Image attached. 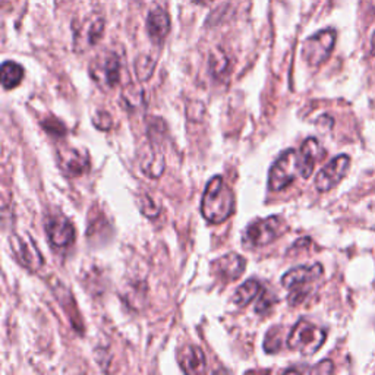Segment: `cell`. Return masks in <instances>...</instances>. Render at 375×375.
Wrapping results in <instances>:
<instances>
[{"label": "cell", "instance_id": "6da1fadb", "mask_svg": "<svg viewBox=\"0 0 375 375\" xmlns=\"http://www.w3.org/2000/svg\"><path fill=\"white\" fill-rule=\"evenodd\" d=\"M235 194L232 188L226 185L221 176L213 178L207 183L202 195L201 213L204 219L210 223L219 224L226 221L233 214Z\"/></svg>", "mask_w": 375, "mask_h": 375}, {"label": "cell", "instance_id": "7a4b0ae2", "mask_svg": "<svg viewBox=\"0 0 375 375\" xmlns=\"http://www.w3.org/2000/svg\"><path fill=\"white\" fill-rule=\"evenodd\" d=\"M324 270L321 264L301 265L292 268L282 277V284L289 290L287 301L292 306H298L306 302L311 295L317 292Z\"/></svg>", "mask_w": 375, "mask_h": 375}, {"label": "cell", "instance_id": "3957f363", "mask_svg": "<svg viewBox=\"0 0 375 375\" xmlns=\"http://www.w3.org/2000/svg\"><path fill=\"white\" fill-rule=\"evenodd\" d=\"M327 338L325 330L312 324L306 320H299L292 328L287 338V347L296 350L302 355H314V353L324 345Z\"/></svg>", "mask_w": 375, "mask_h": 375}, {"label": "cell", "instance_id": "277c9868", "mask_svg": "<svg viewBox=\"0 0 375 375\" xmlns=\"http://www.w3.org/2000/svg\"><path fill=\"white\" fill-rule=\"evenodd\" d=\"M286 231V223L280 216L258 219L246 227L242 242L248 248H260L273 243Z\"/></svg>", "mask_w": 375, "mask_h": 375}, {"label": "cell", "instance_id": "5b68a950", "mask_svg": "<svg viewBox=\"0 0 375 375\" xmlns=\"http://www.w3.org/2000/svg\"><path fill=\"white\" fill-rule=\"evenodd\" d=\"M298 175L301 176L299 153L295 150H287L277 158L272 171H270L268 188L275 192L282 191L294 182Z\"/></svg>", "mask_w": 375, "mask_h": 375}, {"label": "cell", "instance_id": "8992f818", "mask_svg": "<svg viewBox=\"0 0 375 375\" xmlns=\"http://www.w3.org/2000/svg\"><path fill=\"white\" fill-rule=\"evenodd\" d=\"M336 45V31L323 30L316 35L305 40L302 47V56L311 67H320L330 57Z\"/></svg>", "mask_w": 375, "mask_h": 375}, {"label": "cell", "instance_id": "52a82bcc", "mask_svg": "<svg viewBox=\"0 0 375 375\" xmlns=\"http://www.w3.org/2000/svg\"><path fill=\"white\" fill-rule=\"evenodd\" d=\"M349 168H350L349 156L343 154V156L333 158L317 175L316 188L320 192H328L330 190H333V188L338 186L343 180Z\"/></svg>", "mask_w": 375, "mask_h": 375}, {"label": "cell", "instance_id": "ba28073f", "mask_svg": "<svg viewBox=\"0 0 375 375\" xmlns=\"http://www.w3.org/2000/svg\"><path fill=\"white\" fill-rule=\"evenodd\" d=\"M46 233L53 248H69L75 241V229L72 223L64 217L56 216L46 223Z\"/></svg>", "mask_w": 375, "mask_h": 375}, {"label": "cell", "instance_id": "9c48e42d", "mask_svg": "<svg viewBox=\"0 0 375 375\" xmlns=\"http://www.w3.org/2000/svg\"><path fill=\"white\" fill-rule=\"evenodd\" d=\"M147 33L153 43L161 45L171 33V16L163 8L156 6L147 16Z\"/></svg>", "mask_w": 375, "mask_h": 375}, {"label": "cell", "instance_id": "30bf717a", "mask_svg": "<svg viewBox=\"0 0 375 375\" xmlns=\"http://www.w3.org/2000/svg\"><path fill=\"white\" fill-rule=\"evenodd\" d=\"M325 156L324 149L316 138H308L301 147L299 163H301V176L308 179L314 172L316 164L323 160Z\"/></svg>", "mask_w": 375, "mask_h": 375}, {"label": "cell", "instance_id": "8fae6325", "mask_svg": "<svg viewBox=\"0 0 375 375\" xmlns=\"http://www.w3.org/2000/svg\"><path fill=\"white\" fill-rule=\"evenodd\" d=\"M213 267H214V272L217 273L220 279H223L224 282H233L243 275L246 261L242 255L231 253L219 258L213 264Z\"/></svg>", "mask_w": 375, "mask_h": 375}, {"label": "cell", "instance_id": "7c38bea8", "mask_svg": "<svg viewBox=\"0 0 375 375\" xmlns=\"http://www.w3.org/2000/svg\"><path fill=\"white\" fill-rule=\"evenodd\" d=\"M13 251L24 267L30 268L31 272H37V270L43 265V257L38 253V249L27 239L24 238H15L13 239Z\"/></svg>", "mask_w": 375, "mask_h": 375}, {"label": "cell", "instance_id": "4fadbf2b", "mask_svg": "<svg viewBox=\"0 0 375 375\" xmlns=\"http://www.w3.org/2000/svg\"><path fill=\"white\" fill-rule=\"evenodd\" d=\"M150 149L142 154L141 171L149 178H160L166 169V158L160 150H157L158 144L150 142Z\"/></svg>", "mask_w": 375, "mask_h": 375}, {"label": "cell", "instance_id": "5bb4252c", "mask_svg": "<svg viewBox=\"0 0 375 375\" xmlns=\"http://www.w3.org/2000/svg\"><path fill=\"white\" fill-rule=\"evenodd\" d=\"M179 365L186 374H200L205 369L204 352L198 346H185L179 352Z\"/></svg>", "mask_w": 375, "mask_h": 375}, {"label": "cell", "instance_id": "9a60e30c", "mask_svg": "<svg viewBox=\"0 0 375 375\" xmlns=\"http://www.w3.org/2000/svg\"><path fill=\"white\" fill-rule=\"evenodd\" d=\"M60 163L65 171L72 176L84 175L90 168L88 154L79 150H67L60 154Z\"/></svg>", "mask_w": 375, "mask_h": 375}, {"label": "cell", "instance_id": "2e32d148", "mask_svg": "<svg viewBox=\"0 0 375 375\" xmlns=\"http://www.w3.org/2000/svg\"><path fill=\"white\" fill-rule=\"evenodd\" d=\"M100 71L103 74V81L109 88H113L120 81V62L115 53L104 54L101 59Z\"/></svg>", "mask_w": 375, "mask_h": 375}, {"label": "cell", "instance_id": "e0dca14e", "mask_svg": "<svg viewBox=\"0 0 375 375\" xmlns=\"http://www.w3.org/2000/svg\"><path fill=\"white\" fill-rule=\"evenodd\" d=\"M262 292V286L258 280H248L246 283L241 284L235 292V304L238 306H246L249 302H253Z\"/></svg>", "mask_w": 375, "mask_h": 375}, {"label": "cell", "instance_id": "ac0fdd59", "mask_svg": "<svg viewBox=\"0 0 375 375\" xmlns=\"http://www.w3.org/2000/svg\"><path fill=\"white\" fill-rule=\"evenodd\" d=\"M24 79V68L16 62H5L2 65V86L6 90H12Z\"/></svg>", "mask_w": 375, "mask_h": 375}, {"label": "cell", "instance_id": "d6986e66", "mask_svg": "<svg viewBox=\"0 0 375 375\" xmlns=\"http://www.w3.org/2000/svg\"><path fill=\"white\" fill-rule=\"evenodd\" d=\"M103 31H104V21L101 18L93 19L90 23H87L84 25V30L81 31L82 46H84V49L97 45L98 40L103 35Z\"/></svg>", "mask_w": 375, "mask_h": 375}, {"label": "cell", "instance_id": "ffe728a7", "mask_svg": "<svg viewBox=\"0 0 375 375\" xmlns=\"http://www.w3.org/2000/svg\"><path fill=\"white\" fill-rule=\"evenodd\" d=\"M156 69V60L151 56L141 54L135 60V74L141 82L149 81Z\"/></svg>", "mask_w": 375, "mask_h": 375}, {"label": "cell", "instance_id": "44dd1931", "mask_svg": "<svg viewBox=\"0 0 375 375\" xmlns=\"http://www.w3.org/2000/svg\"><path fill=\"white\" fill-rule=\"evenodd\" d=\"M229 69V59L226 56V53L220 49L214 50L210 54V71L213 74V76L216 78H221Z\"/></svg>", "mask_w": 375, "mask_h": 375}, {"label": "cell", "instance_id": "7402d4cb", "mask_svg": "<svg viewBox=\"0 0 375 375\" xmlns=\"http://www.w3.org/2000/svg\"><path fill=\"white\" fill-rule=\"evenodd\" d=\"M280 349H282V328L275 327L265 335L264 350L267 353H277Z\"/></svg>", "mask_w": 375, "mask_h": 375}, {"label": "cell", "instance_id": "603a6c76", "mask_svg": "<svg viewBox=\"0 0 375 375\" xmlns=\"http://www.w3.org/2000/svg\"><path fill=\"white\" fill-rule=\"evenodd\" d=\"M43 128L47 134L50 135H54V137H62V135H65L67 134V128H65V125L62 123L60 120L57 119H53V117H47L43 123Z\"/></svg>", "mask_w": 375, "mask_h": 375}, {"label": "cell", "instance_id": "cb8c5ba5", "mask_svg": "<svg viewBox=\"0 0 375 375\" xmlns=\"http://www.w3.org/2000/svg\"><path fill=\"white\" fill-rule=\"evenodd\" d=\"M93 123L100 131H109L113 127V119L108 112H97L93 119Z\"/></svg>", "mask_w": 375, "mask_h": 375}, {"label": "cell", "instance_id": "d4e9b609", "mask_svg": "<svg viewBox=\"0 0 375 375\" xmlns=\"http://www.w3.org/2000/svg\"><path fill=\"white\" fill-rule=\"evenodd\" d=\"M275 301L272 299V294H268V292L262 290L260 294V299L257 302V306H255V312H258V314H267V312L272 309Z\"/></svg>", "mask_w": 375, "mask_h": 375}, {"label": "cell", "instance_id": "484cf974", "mask_svg": "<svg viewBox=\"0 0 375 375\" xmlns=\"http://www.w3.org/2000/svg\"><path fill=\"white\" fill-rule=\"evenodd\" d=\"M141 208L142 213L149 217H156L158 214V205L149 195H144V198L141 200Z\"/></svg>", "mask_w": 375, "mask_h": 375}, {"label": "cell", "instance_id": "4316f807", "mask_svg": "<svg viewBox=\"0 0 375 375\" xmlns=\"http://www.w3.org/2000/svg\"><path fill=\"white\" fill-rule=\"evenodd\" d=\"M309 372H323V374L333 372V364L330 361H323L316 368H312Z\"/></svg>", "mask_w": 375, "mask_h": 375}, {"label": "cell", "instance_id": "83f0119b", "mask_svg": "<svg viewBox=\"0 0 375 375\" xmlns=\"http://www.w3.org/2000/svg\"><path fill=\"white\" fill-rule=\"evenodd\" d=\"M371 52L372 54H375V33L372 34V38H371Z\"/></svg>", "mask_w": 375, "mask_h": 375}, {"label": "cell", "instance_id": "f1b7e54d", "mask_svg": "<svg viewBox=\"0 0 375 375\" xmlns=\"http://www.w3.org/2000/svg\"><path fill=\"white\" fill-rule=\"evenodd\" d=\"M195 4H200V5H210L213 0H194Z\"/></svg>", "mask_w": 375, "mask_h": 375}]
</instances>
